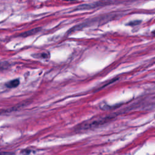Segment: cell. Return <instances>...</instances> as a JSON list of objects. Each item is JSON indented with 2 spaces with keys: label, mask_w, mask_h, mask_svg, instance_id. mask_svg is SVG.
Returning a JSON list of instances; mask_svg holds the SVG:
<instances>
[{
  "label": "cell",
  "mask_w": 155,
  "mask_h": 155,
  "mask_svg": "<svg viewBox=\"0 0 155 155\" xmlns=\"http://www.w3.org/2000/svg\"><path fill=\"white\" fill-rule=\"evenodd\" d=\"M41 30V28H40V27L35 28L31 29V30H30L26 31H25V32L21 33H20V34L19 35V36H21V37H27V36H31V35H33L36 34V33H38Z\"/></svg>",
  "instance_id": "cell-2"
},
{
  "label": "cell",
  "mask_w": 155,
  "mask_h": 155,
  "mask_svg": "<svg viewBox=\"0 0 155 155\" xmlns=\"http://www.w3.org/2000/svg\"><path fill=\"white\" fill-rule=\"evenodd\" d=\"M66 1H78V0H64Z\"/></svg>",
  "instance_id": "cell-6"
},
{
  "label": "cell",
  "mask_w": 155,
  "mask_h": 155,
  "mask_svg": "<svg viewBox=\"0 0 155 155\" xmlns=\"http://www.w3.org/2000/svg\"><path fill=\"white\" fill-rule=\"evenodd\" d=\"M31 152V150H28V149H25V150H24L23 151H21V153L23 154V155H28Z\"/></svg>",
  "instance_id": "cell-4"
},
{
  "label": "cell",
  "mask_w": 155,
  "mask_h": 155,
  "mask_svg": "<svg viewBox=\"0 0 155 155\" xmlns=\"http://www.w3.org/2000/svg\"><path fill=\"white\" fill-rule=\"evenodd\" d=\"M19 83H20L19 80L16 79H13V80H12L10 81H8L5 85L7 87L12 88H15V87H18L19 85Z\"/></svg>",
  "instance_id": "cell-3"
},
{
  "label": "cell",
  "mask_w": 155,
  "mask_h": 155,
  "mask_svg": "<svg viewBox=\"0 0 155 155\" xmlns=\"http://www.w3.org/2000/svg\"><path fill=\"white\" fill-rule=\"evenodd\" d=\"M140 21H134V22H130V23H128V25H137L138 24Z\"/></svg>",
  "instance_id": "cell-5"
},
{
  "label": "cell",
  "mask_w": 155,
  "mask_h": 155,
  "mask_svg": "<svg viewBox=\"0 0 155 155\" xmlns=\"http://www.w3.org/2000/svg\"><path fill=\"white\" fill-rule=\"evenodd\" d=\"M105 4L106 3L103 2V1H99L95 3H93V4H83V5H81L79 7H77V9L79 10H86V9H91V8H93L95 7H97L98 6H101L102 5V4Z\"/></svg>",
  "instance_id": "cell-1"
}]
</instances>
